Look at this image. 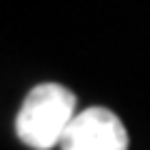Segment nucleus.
<instances>
[{
	"label": "nucleus",
	"mask_w": 150,
	"mask_h": 150,
	"mask_svg": "<svg viewBox=\"0 0 150 150\" xmlns=\"http://www.w3.org/2000/svg\"><path fill=\"white\" fill-rule=\"evenodd\" d=\"M78 98L60 83L35 85L15 118V133L28 148L50 150L60 145L65 130L75 120Z\"/></svg>",
	"instance_id": "1"
},
{
	"label": "nucleus",
	"mask_w": 150,
	"mask_h": 150,
	"mask_svg": "<svg viewBox=\"0 0 150 150\" xmlns=\"http://www.w3.org/2000/svg\"><path fill=\"white\" fill-rule=\"evenodd\" d=\"M60 150H128V130L112 110L88 108L65 130Z\"/></svg>",
	"instance_id": "2"
}]
</instances>
